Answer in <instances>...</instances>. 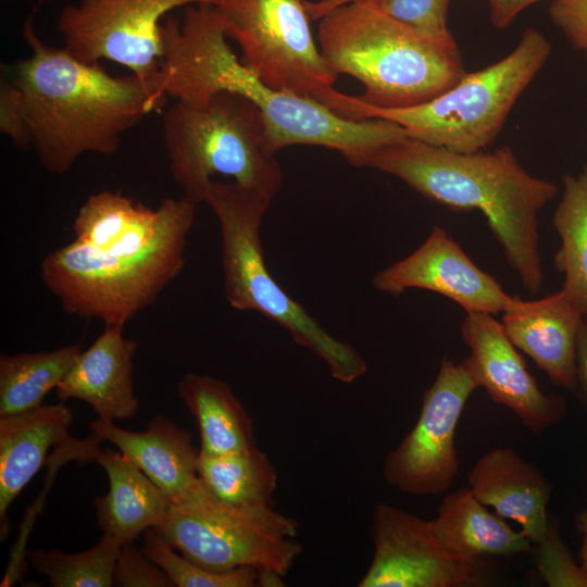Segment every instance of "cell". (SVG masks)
<instances>
[{
  "label": "cell",
  "instance_id": "cell-1",
  "mask_svg": "<svg viewBox=\"0 0 587 587\" xmlns=\"http://www.w3.org/2000/svg\"><path fill=\"white\" fill-rule=\"evenodd\" d=\"M160 36L162 58L153 76L160 90L198 109L220 91L246 97L262 112L276 153L289 146H319L359 166L370 153L408 137L391 121L345 118L317 101L267 86L238 60L214 5L186 7L182 21L165 17Z\"/></svg>",
  "mask_w": 587,
  "mask_h": 587
},
{
  "label": "cell",
  "instance_id": "cell-2",
  "mask_svg": "<svg viewBox=\"0 0 587 587\" xmlns=\"http://www.w3.org/2000/svg\"><path fill=\"white\" fill-rule=\"evenodd\" d=\"M22 34L29 54L13 65L11 80L21 93L30 148L52 174L67 173L85 153L115 154L127 130L166 104L153 76H114L45 42L33 15Z\"/></svg>",
  "mask_w": 587,
  "mask_h": 587
},
{
  "label": "cell",
  "instance_id": "cell-3",
  "mask_svg": "<svg viewBox=\"0 0 587 587\" xmlns=\"http://www.w3.org/2000/svg\"><path fill=\"white\" fill-rule=\"evenodd\" d=\"M359 167L395 176L451 210L479 211L522 286L540 291L538 213L558 187L529 174L511 147L465 153L405 137L370 153Z\"/></svg>",
  "mask_w": 587,
  "mask_h": 587
},
{
  "label": "cell",
  "instance_id": "cell-4",
  "mask_svg": "<svg viewBox=\"0 0 587 587\" xmlns=\"http://www.w3.org/2000/svg\"><path fill=\"white\" fill-rule=\"evenodd\" d=\"M197 205L184 196L163 199L151 226L113 246L74 238L43 258L40 278L65 313L125 326L183 270Z\"/></svg>",
  "mask_w": 587,
  "mask_h": 587
},
{
  "label": "cell",
  "instance_id": "cell-5",
  "mask_svg": "<svg viewBox=\"0 0 587 587\" xmlns=\"http://www.w3.org/2000/svg\"><path fill=\"white\" fill-rule=\"evenodd\" d=\"M319 47L328 68L364 86V102L403 109L441 95L465 74L457 42L421 35L372 0L353 1L319 20Z\"/></svg>",
  "mask_w": 587,
  "mask_h": 587
},
{
  "label": "cell",
  "instance_id": "cell-6",
  "mask_svg": "<svg viewBox=\"0 0 587 587\" xmlns=\"http://www.w3.org/2000/svg\"><path fill=\"white\" fill-rule=\"evenodd\" d=\"M203 202L220 225L223 284L228 304L239 311L259 312L280 325L297 345L320 358L336 380L350 384L362 377L367 363L361 353L330 335L270 273L261 226L272 199L235 182L211 180Z\"/></svg>",
  "mask_w": 587,
  "mask_h": 587
},
{
  "label": "cell",
  "instance_id": "cell-7",
  "mask_svg": "<svg viewBox=\"0 0 587 587\" xmlns=\"http://www.w3.org/2000/svg\"><path fill=\"white\" fill-rule=\"evenodd\" d=\"M170 171L184 197L203 202L214 175L274 199L284 174L260 109L246 97L220 91L203 109L175 101L163 113Z\"/></svg>",
  "mask_w": 587,
  "mask_h": 587
},
{
  "label": "cell",
  "instance_id": "cell-8",
  "mask_svg": "<svg viewBox=\"0 0 587 587\" xmlns=\"http://www.w3.org/2000/svg\"><path fill=\"white\" fill-rule=\"evenodd\" d=\"M549 40L527 27L507 57L465 73L451 88L422 104L383 109L351 96L354 121L383 118L402 126L408 137L455 152L484 150L498 137L519 97L546 64Z\"/></svg>",
  "mask_w": 587,
  "mask_h": 587
},
{
  "label": "cell",
  "instance_id": "cell-9",
  "mask_svg": "<svg viewBox=\"0 0 587 587\" xmlns=\"http://www.w3.org/2000/svg\"><path fill=\"white\" fill-rule=\"evenodd\" d=\"M155 529L176 551L214 572L240 566L285 576L302 551L296 520L271 503L232 504L199 482L172 500Z\"/></svg>",
  "mask_w": 587,
  "mask_h": 587
},
{
  "label": "cell",
  "instance_id": "cell-10",
  "mask_svg": "<svg viewBox=\"0 0 587 587\" xmlns=\"http://www.w3.org/2000/svg\"><path fill=\"white\" fill-rule=\"evenodd\" d=\"M215 9L242 64L262 82L342 116L347 95L334 88L337 76L314 40L305 0H221Z\"/></svg>",
  "mask_w": 587,
  "mask_h": 587
},
{
  "label": "cell",
  "instance_id": "cell-11",
  "mask_svg": "<svg viewBox=\"0 0 587 587\" xmlns=\"http://www.w3.org/2000/svg\"><path fill=\"white\" fill-rule=\"evenodd\" d=\"M478 388L464 362L445 355L434 383L424 390L419 417L385 459L383 477L398 491L439 496L459 473L455 429L466 402Z\"/></svg>",
  "mask_w": 587,
  "mask_h": 587
},
{
  "label": "cell",
  "instance_id": "cell-12",
  "mask_svg": "<svg viewBox=\"0 0 587 587\" xmlns=\"http://www.w3.org/2000/svg\"><path fill=\"white\" fill-rule=\"evenodd\" d=\"M220 1L78 0L62 8L55 28L64 47L83 61L110 60L151 78L162 58L163 17L180 7H215Z\"/></svg>",
  "mask_w": 587,
  "mask_h": 587
},
{
  "label": "cell",
  "instance_id": "cell-13",
  "mask_svg": "<svg viewBox=\"0 0 587 587\" xmlns=\"http://www.w3.org/2000/svg\"><path fill=\"white\" fill-rule=\"evenodd\" d=\"M370 532L374 553L359 587H467L486 583L487 560L449 551L430 520L380 502L373 512Z\"/></svg>",
  "mask_w": 587,
  "mask_h": 587
},
{
  "label": "cell",
  "instance_id": "cell-14",
  "mask_svg": "<svg viewBox=\"0 0 587 587\" xmlns=\"http://www.w3.org/2000/svg\"><path fill=\"white\" fill-rule=\"evenodd\" d=\"M460 333L470 349L463 362L477 387L513 412L523 426L540 435L565 417V398L540 389L502 323L492 314L466 312Z\"/></svg>",
  "mask_w": 587,
  "mask_h": 587
},
{
  "label": "cell",
  "instance_id": "cell-15",
  "mask_svg": "<svg viewBox=\"0 0 587 587\" xmlns=\"http://www.w3.org/2000/svg\"><path fill=\"white\" fill-rule=\"evenodd\" d=\"M372 284L390 296L413 288L429 290L449 298L465 312L492 315L503 312L513 297L439 225L432 227L411 254L378 271Z\"/></svg>",
  "mask_w": 587,
  "mask_h": 587
},
{
  "label": "cell",
  "instance_id": "cell-16",
  "mask_svg": "<svg viewBox=\"0 0 587 587\" xmlns=\"http://www.w3.org/2000/svg\"><path fill=\"white\" fill-rule=\"evenodd\" d=\"M584 316L563 290L537 300L513 296L502 325L514 346L544 371L551 384L576 390V344Z\"/></svg>",
  "mask_w": 587,
  "mask_h": 587
},
{
  "label": "cell",
  "instance_id": "cell-17",
  "mask_svg": "<svg viewBox=\"0 0 587 587\" xmlns=\"http://www.w3.org/2000/svg\"><path fill=\"white\" fill-rule=\"evenodd\" d=\"M124 326L105 325L95 341L78 354L55 388L60 401L86 402L101 419L126 420L138 410L133 359L138 344L123 334Z\"/></svg>",
  "mask_w": 587,
  "mask_h": 587
},
{
  "label": "cell",
  "instance_id": "cell-18",
  "mask_svg": "<svg viewBox=\"0 0 587 587\" xmlns=\"http://www.w3.org/2000/svg\"><path fill=\"white\" fill-rule=\"evenodd\" d=\"M467 487L485 505L516 523L533 545L545 534L552 486L514 449L496 447L479 457L467 474Z\"/></svg>",
  "mask_w": 587,
  "mask_h": 587
},
{
  "label": "cell",
  "instance_id": "cell-19",
  "mask_svg": "<svg viewBox=\"0 0 587 587\" xmlns=\"http://www.w3.org/2000/svg\"><path fill=\"white\" fill-rule=\"evenodd\" d=\"M72 422V410L64 401L0 416L1 540L10 532L9 507L45 464L49 449L72 440L68 436Z\"/></svg>",
  "mask_w": 587,
  "mask_h": 587
},
{
  "label": "cell",
  "instance_id": "cell-20",
  "mask_svg": "<svg viewBox=\"0 0 587 587\" xmlns=\"http://www.w3.org/2000/svg\"><path fill=\"white\" fill-rule=\"evenodd\" d=\"M91 436L110 441L135 466L142 471L172 500L187 492L199 482L198 453L189 432L171 419L158 415L145 432H130L113 420L98 417L90 423Z\"/></svg>",
  "mask_w": 587,
  "mask_h": 587
},
{
  "label": "cell",
  "instance_id": "cell-21",
  "mask_svg": "<svg viewBox=\"0 0 587 587\" xmlns=\"http://www.w3.org/2000/svg\"><path fill=\"white\" fill-rule=\"evenodd\" d=\"M92 460L109 478L108 492L92 501L102 534L122 545L134 542L142 532L165 520L172 499L121 452L98 448Z\"/></svg>",
  "mask_w": 587,
  "mask_h": 587
},
{
  "label": "cell",
  "instance_id": "cell-22",
  "mask_svg": "<svg viewBox=\"0 0 587 587\" xmlns=\"http://www.w3.org/2000/svg\"><path fill=\"white\" fill-rule=\"evenodd\" d=\"M442 545L473 560L513 557L529 552L533 544L505 519L479 501L466 486L447 494L430 520Z\"/></svg>",
  "mask_w": 587,
  "mask_h": 587
},
{
  "label": "cell",
  "instance_id": "cell-23",
  "mask_svg": "<svg viewBox=\"0 0 587 587\" xmlns=\"http://www.w3.org/2000/svg\"><path fill=\"white\" fill-rule=\"evenodd\" d=\"M177 394L200 434V452L224 454L255 446L253 424L230 386L215 377L186 373Z\"/></svg>",
  "mask_w": 587,
  "mask_h": 587
},
{
  "label": "cell",
  "instance_id": "cell-24",
  "mask_svg": "<svg viewBox=\"0 0 587 587\" xmlns=\"http://www.w3.org/2000/svg\"><path fill=\"white\" fill-rule=\"evenodd\" d=\"M74 344L52 351L0 355V416L17 414L42 404L55 389L78 354Z\"/></svg>",
  "mask_w": 587,
  "mask_h": 587
},
{
  "label": "cell",
  "instance_id": "cell-25",
  "mask_svg": "<svg viewBox=\"0 0 587 587\" xmlns=\"http://www.w3.org/2000/svg\"><path fill=\"white\" fill-rule=\"evenodd\" d=\"M197 473L217 499L232 504L271 503L278 475L268 457L257 446L224 453H198Z\"/></svg>",
  "mask_w": 587,
  "mask_h": 587
},
{
  "label": "cell",
  "instance_id": "cell-26",
  "mask_svg": "<svg viewBox=\"0 0 587 587\" xmlns=\"http://www.w3.org/2000/svg\"><path fill=\"white\" fill-rule=\"evenodd\" d=\"M562 183L552 217L561 239L553 264L564 275L562 289L587 319V165L575 176L565 175Z\"/></svg>",
  "mask_w": 587,
  "mask_h": 587
},
{
  "label": "cell",
  "instance_id": "cell-27",
  "mask_svg": "<svg viewBox=\"0 0 587 587\" xmlns=\"http://www.w3.org/2000/svg\"><path fill=\"white\" fill-rule=\"evenodd\" d=\"M159 208L151 209L111 190L87 197L73 222L75 239L104 248L124 241L151 226Z\"/></svg>",
  "mask_w": 587,
  "mask_h": 587
},
{
  "label": "cell",
  "instance_id": "cell-28",
  "mask_svg": "<svg viewBox=\"0 0 587 587\" xmlns=\"http://www.w3.org/2000/svg\"><path fill=\"white\" fill-rule=\"evenodd\" d=\"M121 546L115 537L102 534L93 547L78 553L34 549L27 557L53 587H111Z\"/></svg>",
  "mask_w": 587,
  "mask_h": 587
},
{
  "label": "cell",
  "instance_id": "cell-29",
  "mask_svg": "<svg viewBox=\"0 0 587 587\" xmlns=\"http://www.w3.org/2000/svg\"><path fill=\"white\" fill-rule=\"evenodd\" d=\"M146 555L159 565L175 587H255L258 570L240 566L224 572L210 571L176 550L153 528L145 532L141 547Z\"/></svg>",
  "mask_w": 587,
  "mask_h": 587
},
{
  "label": "cell",
  "instance_id": "cell-30",
  "mask_svg": "<svg viewBox=\"0 0 587 587\" xmlns=\"http://www.w3.org/2000/svg\"><path fill=\"white\" fill-rule=\"evenodd\" d=\"M533 546L536 567L548 587H587V570L572 557L555 517L549 519L545 534Z\"/></svg>",
  "mask_w": 587,
  "mask_h": 587
},
{
  "label": "cell",
  "instance_id": "cell-31",
  "mask_svg": "<svg viewBox=\"0 0 587 587\" xmlns=\"http://www.w3.org/2000/svg\"><path fill=\"white\" fill-rule=\"evenodd\" d=\"M384 13L421 35L454 42L447 26L450 0H372Z\"/></svg>",
  "mask_w": 587,
  "mask_h": 587
},
{
  "label": "cell",
  "instance_id": "cell-32",
  "mask_svg": "<svg viewBox=\"0 0 587 587\" xmlns=\"http://www.w3.org/2000/svg\"><path fill=\"white\" fill-rule=\"evenodd\" d=\"M113 582L118 587H175L165 572L135 541L121 546Z\"/></svg>",
  "mask_w": 587,
  "mask_h": 587
},
{
  "label": "cell",
  "instance_id": "cell-33",
  "mask_svg": "<svg viewBox=\"0 0 587 587\" xmlns=\"http://www.w3.org/2000/svg\"><path fill=\"white\" fill-rule=\"evenodd\" d=\"M0 130L21 150L30 148V134L18 88L11 79L0 84Z\"/></svg>",
  "mask_w": 587,
  "mask_h": 587
},
{
  "label": "cell",
  "instance_id": "cell-34",
  "mask_svg": "<svg viewBox=\"0 0 587 587\" xmlns=\"http://www.w3.org/2000/svg\"><path fill=\"white\" fill-rule=\"evenodd\" d=\"M549 15L572 48L587 55V0H553Z\"/></svg>",
  "mask_w": 587,
  "mask_h": 587
},
{
  "label": "cell",
  "instance_id": "cell-35",
  "mask_svg": "<svg viewBox=\"0 0 587 587\" xmlns=\"http://www.w3.org/2000/svg\"><path fill=\"white\" fill-rule=\"evenodd\" d=\"M578 401L587 413V319H583L576 344V390Z\"/></svg>",
  "mask_w": 587,
  "mask_h": 587
},
{
  "label": "cell",
  "instance_id": "cell-36",
  "mask_svg": "<svg viewBox=\"0 0 587 587\" xmlns=\"http://www.w3.org/2000/svg\"><path fill=\"white\" fill-rule=\"evenodd\" d=\"M540 0H488L491 24L500 29L507 28L527 7Z\"/></svg>",
  "mask_w": 587,
  "mask_h": 587
},
{
  "label": "cell",
  "instance_id": "cell-37",
  "mask_svg": "<svg viewBox=\"0 0 587 587\" xmlns=\"http://www.w3.org/2000/svg\"><path fill=\"white\" fill-rule=\"evenodd\" d=\"M353 1H361V0H315V1L305 0V9L311 20L319 21L320 18L325 16L327 13H329L332 10L336 9L337 7H340L342 4L353 2Z\"/></svg>",
  "mask_w": 587,
  "mask_h": 587
},
{
  "label": "cell",
  "instance_id": "cell-38",
  "mask_svg": "<svg viewBox=\"0 0 587 587\" xmlns=\"http://www.w3.org/2000/svg\"><path fill=\"white\" fill-rule=\"evenodd\" d=\"M576 527L580 534L579 563L587 570V505L576 516Z\"/></svg>",
  "mask_w": 587,
  "mask_h": 587
}]
</instances>
